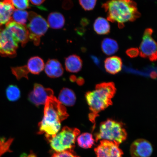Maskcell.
Wrapping results in <instances>:
<instances>
[{
	"instance_id": "27",
	"label": "cell",
	"mask_w": 157,
	"mask_h": 157,
	"mask_svg": "<svg viewBox=\"0 0 157 157\" xmlns=\"http://www.w3.org/2000/svg\"><path fill=\"white\" fill-rule=\"evenodd\" d=\"M13 6L19 10H24L30 7L29 0H11Z\"/></svg>"
},
{
	"instance_id": "15",
	"label": "cell",
	"mask_w": 157,
	"mask_h": 157,
	"mask_svg": "<svg viewBox=\"0 0 157 157\" xmlns=\"http://www.w3.org/2000/svg\"><path fill=\"white\" fill-rule=\"evenodd\" d=\"M105 67L108 73L111 74H117L122 69V60L117 56L109 57L105 61Z\"/></svg>"
},
{
	"instance_id": "4",
	"label": "cell",
	"mask_w": 157,
	"mask_h": 157,
	"mask_svg": "<svg viewBox=\"0 0 157 157\" xmlns=\"http://www.w3.org/2000/svg\"><path fill=\"white\" fill-rule=\"evenodd\" d=\"M127 133L122 123L108 119L100 124L99 130L95 135L96 141H112L119 145L126 140Z\"/></svg>"
},
{
	"instance_id": "31",
	"label": "cell",
	"mask_w": 157,
	"mask_h": 157,
	"mask_svg": "<svg viewBox=\"0 0 157 157\" xmlns=\"http://www.w3.org/2000/svg\"><path fill=\"white\" fill-rule=\"evenodd\" d=\"M46 0H29L32 4L36 6L41 5Z\"/></svg>"
},
{
	"instance_id": "12",
	"label": "cell",
	"mask_w": 157,
	"mask_h": 157,
	"mask_svg": "<svg viewBox=\"0 0 157 157\" xmlns=\"http://www.w3.org/2000/svg\"><path fill=\"white\" fill-rule=\"evenodd\" d=\"M153 148L150 142L144 139L135 140L130 147L132 157H150L152 155Z\"/></svg>"
},
{
	"instance_id": "3",
	"label": "cell",
	"mask_w": 157,
	"mask_h": 157,
	"mask_svg": "<svg viewBox=\"0 0 157 157\" xmlns=\"http://www.w3.org/2000/svg\"><path fill=\"white\" fill-rule=\"evenodd\" d=\"M102 7L107 13L108 20L118 23L120 29L124 26V23L134 21L141 16L136 3L132 0H109Z\"/></svg>"
},
{
	"instance_id": "1",
	"label": "cell",
	"mask_w": 157,
	"mask_h": 157,
	"mask_svg": "<svg viewBox=\"0 0 157 157\" xmlns=\"http://www.w3.org/2000/svg\"><path fill=\"white\" fill-rule=\"evenodd\" d=\"M44 105V116L38 124V134H44L49 141L58 133L61 123L68 115L64 105L54 96L48 97Z\"/></svg>"
},
{
	"instance_id": "18",
	"label": "cell",
	"mask_w": 157,
	"mask_h": 157,
	"mask_svg": "<svg viewBox=\"0 0 157 157\" xmlns=\"http://www.w3.org/2000/svg\"><path fill=\"white\" fill-rule=\"evenodd\" d=\"M58 100L63 105L72 106L76 102V95L72 90L64 88L61 90L59 95Z\"/></svg>"
},
{
	"instance_id": "5",
	"label": "cell",
	"mask_w": 157,
	"mask_h": 157,
	"mask_svg": "<svg viewBox=\"0 0 157 157\" xmlns=\"http://www.w3.org/2000/svg\"><path fill=\"white\" fill-rule=\"evenodd\" d=\"M80 131L76 128L64 127L53 138L48 141L52 150L56 152L73 150Z\"/></svg>"
},
{
	"instance_id": "22",
	"label": "cell",
	"mask_w": 157,
	"mask_h": 157,
	"mask_svg": "<svg viewBox=\"0 0 157 157\" xmlns=\"http://www.w3.org/2000/svg\"><path fill=\"white\" fill-rule=\"evenodd\" d=\"M78 144L83 148H91L94 144L93 135L89 133H84L79 135L77 139Z\"/></svg>"
},
{
	"instance_id": "19",
	"label": "cell",
	"mask_w": 157,
	"mask_h": 157,
	"mask_svg": "<svg viewBox=\"0 0 157 157\" xmlns=\"http://www.w3.org/2000/svg\"><path fill=\"white\" fill-rule=\"evenodd\" d=\"M48 25L54 29L62 28L65 22L64 16L62 13L56 12L50 13L48 16Z\"/></svg>"
},
{
	"instance_id": "25",
	"label": "cell",
	"mask_w": 157,
	"mask_h": 157,
	"mask_svg": "<svg viewBox=\"0 0 157 157\" xmlns=\"http://www.w3.org/2000/svg\"><path fill=\"white\" fill-rule=\"evenodd\" d=\"M11 70L12 73L17 80H20L23 78L28 79L29 72L27 69L26 66L11 67Z\"/></svg>"
},
{
	"instance_id": "2",
	"label": "cell",
	"mask_w": 157,
	"mask_h": 157,
	"mask_svg": "<svg viewBox=\"0 0 157 157\" xmlns=\"http://www.w3.org/2000/svg\"><path fill=\"white\" fill-rule=\"evenodd\" d=\"M116 92L115 84L113 82L103 83L96 85L95 89L86 93L85 98L89 107L88 117L95 127V119L99 113L112 105V99Z\"/></svg>"
},
{
	"instance_id": "6",
	"label": "cell",
	"mask_w": 157,
	"mask_h": 157,
	"mask_svg": "<svg viewBox=\"0 0 157 157\" xmlns=\"http://www.w3.org/2000/svg\"><path fill=\"white\" fill-rule=\"evenodd\" d=\"M28 20L29 23L27 27L29 39L35 46H38L40 44L41 37L48 30V23L44 17L33 11L29 13Z\"/></svg>"
},
{
	"instance_id": "10",
	"label": "cell",
	"mask_w": 157,
	"mask_h": 157,
	"mask_svg": "<svg viewBox=\"0 0 157 157\" xmlns=\"http://www.w3.org/2000/svg\"><path fill=\"white\" fill-rule=\"evenodd\" d=\"M54 92L49 88H45L39 84H35L34 88L29 94V101L34 105L38 106L45 105L49 97L54 96Z\"/></svg>"
},
{
	"instance_id": "28",
	"label": "cell",
	"mask_w": 157,
	"mask_h": 157,
	"mask_svg": "<svg viewBox=\"0 0 157 157\" xmlns=\"http://www.w3.org/2000/svg\"><path fill=\"white\" fill-rule=\"evenodd\" d=\"M13 140L12 139H10L5 141V138L0 139V156L3 153L8 151L10 145Z\"/></svg>"
},
{
	"instance_id": "24",
	"label": "cell",
	"mask_w": 157,
	"mask_h": 157,
	"mask_svg": "<svg viewBox=\"0 0 157 157\" xmlns=\"http://www.w3.org/2000/svg\"><path fill=\"white\" fill-rule=\"evenodd\" d=\"M6 96L10 101H16L20 98L21 92L18 87L14 84H10L6 89Z\"/></svg>"
},
{
	"instance_id": "23",
	"label": "cell",
	"mask_w": 157,
	"mask_h": 157,
	"mask_svg": "<svg viewBox=\"0 0 157 157\" xmlns=\"http://www.w3.org/2000/svg\"><path fill=\"white\" fill-rule=\"evenodd\" d=\"M29 13L24 10L15 9L12 15L11 21L26 26L29 19Z\"/></svg>"
},
{
	"instance_id": "8",
	"label": "cell",
	"mask_w": 157,
	"mask_h": 157,
	"mask_svg": "<svg viewBox=\"0 0 157 157\" xmlns=\"http://www.w3.org/2000/svg\"><path fill=\"white\" fill-rule=\"evenodd\" d=\"M19 43L6 27L0 29V55L1 56L15 57L17 55Z\"/></svg>"
},
{
	"instance_id": "17",
	"label": "cell",
	"mask_w": 157,
	"mask_h": 157,
	"mask_svg": "<svg viewBox=\"0 0 157 157\" xmlns=\"http://www.w3.org/2000/svg\"><path fill=\"white\" fill-rule=\"evenodd\" d=\"M25 66L29 73L38 75L44 70L45 64L42 58L35 56L29 59Z\"/></svg>"
},
{
	"instance_id": "30",
	"label": "cell",
	"mask_w": 157,
	"mask_h": 157,
	"mask_svg": "<svg viewBox=\"0 0 157 157\" xmlns=\"http://www.w3.org/2000/svg\"><path fill=\"white\" fill-rule=\"evenodd\" d=\"M126 54L131 58H136L139 56V50L138 48H129L126 50Z\"/></svg>"
},
{
	"instance_id": "11",
	"label": "cell",
	"mask_w": 157,
	"mask_h": 157,
	"mask_svg": "<svg viewBox=\"0 0 157 157\" xmlns=\"http://www.w3.org/2000/svg\"><path fill=\"white\" fill-rule=\"evenodd\" d=\"M6 28L10 32L21 46L24 47L29 40L28 29L25 25L11 21L6 25Z\"/></svg>"
},
{
	"instance_id": "32",
	"label": "cell",
	"mask_w": 157,
	"mask_h": 157,
	"mask_svg": "<svg viewBox=\"0 0 157 157\" xmlns=\"http://www.w3.org/2000/svg\"><path fill=\"white\" fill-rule=\"evenodd\" d=\"M21 157H37L36 155L33 152L31 151L29 154H21Z\"/></svg>"
},
{
	"instance_id": "16",
	"label": "cell",
	"mask_w": 157,
	"mask_h": 157,
	"mask_svg": "<svg viewBox=\"0 0 157 157\" xmlns=\"http://www.w3.org/2000/svg\"><path fill=\"white\" fill-rule=\"evenodd\" d=\"M83 62L79 56L72 55L66 58L65 60V66L67 71L71 73H77L82 67Z\"/></svg>"
},
{
	"instance_id": "13",
	"label": "cell",
	"mask_w": 157,
	"mask_h": 157,
	"mask_svg": "<svg viewBox=\"0 0 157 157\" xmlns=\"http://www.w3.org/2000/svg\"><path fill=\"white\" fill-rule=\"evenodd\" d=\"M15 9L11 0L0 1V27L6 25L11 21Z\"/></svg>"
},
{
	"instance_id": "7",
	"label": "cell",
	"mask_w": 157,
	"mask_h": 157,
	"mask_svg": "<svg viewBox=\"0 0 157 157\" xmlns=\"http://www.w3.org/2000/svg\"><path fill=\"white\" fill-rule=\"evenodd\" d=\"M153 33L152 29H145L139 50L142 58L155 62L157 60V42L152 36Z\"/></svg>"
},
{
	"instance_id": "29",
	"label": "cell",
	"mask_w": 157,
	"mask_h": 157,
	"mask_svg": "<svg viewBox=\"0 0 157 157\" xmlns=\"http://www.w3.org/2000/svg\"><path fill=\"white\" fill-rule=\"evenodd\" d=\"M51 157H80L76 154L73 150L56 152Z\"/></svg>"
},
{
	"instance_id": "21",
	"label": "cell",
	"mask_w": 157,
	"mask_h": 157,
	"mask_svg": "<svg viewBox=\"0 0 157 157\" xmlns=\"http://www.w3.org/2000/svg\"><path fill=\"white\" fill-rule=\"evenodd\" d=\"M102 51L107 56H111L115 54L119 50V46L117 41L114 39L106 38L102 41Z\"/></svg>"
},
{
	"instance_id": "9",
	"label": "cell",
	"mask_w": 157,
	"mask_h": 157,
	"mask_svg": "<svg viewBox=\"0 0 157 157\" xmlns=\"http://www.w3.org/2000/svg\"><path fill=\"white\" fill-rule=\"evenodd\" d=\"M94 151L97 157H122L123 154L119 144L107 140H101Z\"/></svg>"
},
{
	"instance_id": "20",
	"label": "cell",
	"mask_w": 157,
	"mask_h": 157,
	"mask_svg": "<svg viewBox=\"0 0 157 157\" xmlns=\"http://www.w3.org/2000/svg\"><path fill=\"white\" fill-rule=\"evenodd\" d=\"M93 27L94 31L98 35H107L110 32V25L109 21L103 17H99L96 19Z\"/></svg>"
},
{
	"instance_id": "14",
	"label": "cell",
	"mask_w": 157,
	"mask_h": 157,
	"mask_svg": "<svg viewBox=\"0 0 157 157\" xmlns=\"http://www.w3.org/2000/svg\"><path fill=\"white\" fill-rule=\"evenodd\" d=\"M45 73L51 78H57L63 74V68L61 64L55 59H50L44 66Z\"/></svg>"
},
{
	"instance_id": "26",
	"label": "cell",
	"mask_w": 157,
	"mask_h": 157,
	"mask_svg": "<svg viewBox=\"0 0 157 157\" xmlns=\"http://www.w3.org/2000/svg\"><path fill=\"white\" fill-rule=\"evenodd\" d=\"M97 0H79V3L84 10L91 11L95 8Z\"/></svg>"
}]
</instances>
